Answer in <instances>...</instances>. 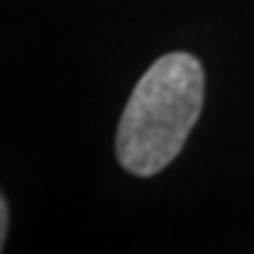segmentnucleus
<instances>
[{
	"label": "nucleus",
	"instance_id": "obj_1",
	"mask_svg": "<svg viewBox=\"0 0 254 254\" xmlns=\"http://www.w3.org/2000/svg\"><path fill=\"white\" fill-rule=\"evenodd\" d=\"M205 75L195 57L172 52L141 75L116 136L123 170L153 177L179 155L202 109Z\"/></svg>",
	"mask_w": 254,
	"mask_h": 254
},
{
	"label": "nucleus",
	"instance_id": "obj_2",
	"mask_svg": "<svg viewBox=\"0 0 254 254\" xmlns=\"http://www.w3.org/2000/svg\"><path fill=\"white\" fill-rule=\"evenodd\" d=\"M7 236V200H0V243H5Z\"/></svg>",
	"mask_w": 254,
	"mask_h": 254
}]
</instances>
